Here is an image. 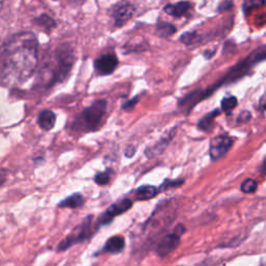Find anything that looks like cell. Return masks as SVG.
Instances as JSON below:
<instances>
[{"label": "cell", "mask_w": 266, "mask_h": 266, "mask_svg": "<svg viewBox=\"0 0 266 266\" xmlns=\"http://www.w3.org/2000/svg\"><path fill=\"white\" fill-rule=\"evenodd\" d=\"M39 61V43L30 31L16 33L0 48V72L9 79L26 81Z\"/></svg>", "instance_id": "cell-1"}, {"label": "cell", "mask_w": 266, "mask_h": 266, "mask_svg": "<svg viewBox=\"0 0 266 266\" xmlns=\"http://www.w3.org/2000/svg\"><path fill=\"white\" fill-rule=\"evenodd\" d=\"M264 60H266V45L259 47L258 49L253 51L249 57H246L243 61L238 63L236 66H234L231 70L229 71L228 74L226 75V77L219 84L215 85L214 87L211 86L203 92L194 91V92L190 93L189 95H187L185 97L187 104L190 106V108H193V106L196 105L198 102L209 97L212 93L217 90L219 86H221L225 83H232V82L239 80L240 78H242L243 76H245L247 73H249L250 70L254 66H256L257 64H259L260 62H262Z\"/></svg>", "instance_id": "cell-2"}, {"label": "cell", "mask_w": 266, "mask_h": 266, "mask_svg": "<svg viewBox=\"0 0 266 266\" xmlns=\"http://www.w3.org/2000/svg\"><path fill=\"white\" fill-rule=\"evenodd\" d=\"M106 108L108 102L105 100L95 101L77 116L73 123L74 130L93 131L98 129L106 113Z\"/></svg>", "instance_id": "cell-3"}, {"label": "cell", "mask_w": 266, "mask_h": 266, "mask_svg": "<svg viewBox=\"0 0 266 266\" xmlns=\"http://www.w3.org/2000/svg\"><path fill=\"white\" fill-rule=\"evenodd\" d=\"M56 69L52 70L49 79V86L61 83L67 79L75 62L74 50L69 44L61 45L56 51Z\"/></svg>", "instance_id": "cell-4"}, {"label": "cell", "mask_w": 266, "mask_h": 266, "mask_svg": "<svg viewBox=\"0 0 266 266\" xmlns=\"http://www.w3.org/2000/svg\"><path fill=\"white\" fill-rule=\"evenodd\" d=\"M92 219H93V217L86 218L83 221V223L74 230V232H73L72 235L68 236L65 240H63L59 244L58 251L59 252H64L66 250H68L69 247L72 246L73 244L82 242V241L90 238L92 236V229H91Z\"/></svg>", "instance_id": "cell-5"}, {"label": "cell", "mask_w": 266, "mask_h": 266, "mask_svg": "<svg viewBox=\"0 0 266 266\" xmlns=\"http://www.w3.org/2000/svg\"><path fill=\"white\" fill-rule=\"evenodd\" d=\"M185 232V229L183 226H178L176 229L173 234L165 236L161 241H159L156 252L161 257H166L169 254L173 253L177 247L180 244V237L182 233Z\"/></svg>", "instance_id": "cell-6"}, {"label": "cell", "mask_w": 266, "mask_h": 266, "mask_svg": "<svg viewBox=\"0 0 266 266\" xmlns=\"http://www.w3.org/2000/svg\"><path fill=\"white\" fill-rule=\"evenodd\" d=\"M234 144V138L230 136L220 135L211 139L209 154L212 161H219L220 158L224 157L228 151L232 148Z\"/></svg>", "instance_id": "cell-7"}, {"label": "cell", "mask_w": 266, "mask_h": 266, "mask_svg": "<svg viewBox=\"0 0 266 266\" xmlns=\"http://www.w3.org/2000/svg\"><path fill=\"white\" fill-rule=\"evenodd\" d=\"M135 12L134 7L127 3V2H122L116 5L112 11H111V16L114 20V23L116 26H123L125 25L133 16Z\"/></svg>", "instance_id": "cell-8"}, {"label": "cell", "mask_w": 266, "mask_h": 266, "mask_svg": "<svg viewBox=\"0 0 266 266\" xmlns=\"http://www.w3.org/2000/svg\"><path fill=\"white\" fill-rule=\"evenodd\" d=\"M131 207H132V201L130 199H124L118 203L113 204L112 206L106 209L104 214L99 218L98 225L103 226L112 223L116 217L124 214V212H126Z\"/></svg>", "instance_id": "cell-9"}, {"label": "cell", "mask_w": 266, "mask_h": 266, "mask_svg": "<svg viewBox=\"0 0 266 266\" xmlns=\"http://www.w3.org/2000/svg\"><path fill=\"white\" fill-rule=\"evenodd\" d=\"M119 65V60L116 55L114 53H108V55L101 56L95 61V70L99 75L105 76V75H111L115 72Z\"/></svg>", "instance_id": "cell-10"}, {"label": "cell", "mask_w": 266, "mask_h": 266, "mask_svg": "<svg viewBox=\"0 0 266 266\" xmlns=\"http://www.w3.org/2000/svg\"><path fill=\"white\" fill-rule=\"evenodd\" d=\"M176 133V130L175 129H172L171 131H169L168 133H166L161 139H159L157 143L151 147H149L146 151H145V154L149 157V158H152L156 155H159L161 153H163L168 145L170 144V141L173 139L174 135Z\"/></svg>", "instance_id": "cell-11"}, {"label": "cell", "mask_w": 266, "mask_h": 266, "mask_svg": "<svg viewBox=\"0 0 266 266\" xmlns=\"http://www.w3.org/2000/svg\"><path fill=\"white\" fill-rule=\"evenodd\" d=\"M191 10V4L188 2H180L174 5H167L165 7V12L175 18H180L186 15Z\"/></svg>", "instance_id": "cell-12"}, {"label": "cell", "mask_w": 266, "mask_h": 266, "mask_svg": "<svg viewBox=\"0 0 266 266\" xmlns=\"http://www.w3.org/2000/svg\"><path fill=\"white\" fill-rule=\"evenodd\" d=\"M56 122H57V116L52 111L44 110L40 113L38 123L43 130L45 131L51 130L53 127H55Z\"/></svg>", "instance_id": "cell-13"}, {"label": "cell", "mask_w": 266, "mask_h": 266, "mask_svg": "<svg viewBox=\"0 0 266 266\" xmlns=\"http://www.w3.org/2000/svg\"><path fill=\"white\" fill-rule=\"evenodd\" d=\"M124 247H125V239H124L123 236L116 235L106 241L104 245V251L111 254H119L124 250Z\"/></svg>", "instance_id": "cell-14"}, {"label": "cell", "mask_w": 266, "mask_h": 266, "mask_svg": "<svg viewBox=\"0 0 266 266\" xmlns=\"http://www.w3.org/2000/svg\"><path fill=\"white\" fill-rule=\"evenodd\" d=\"M221 114L220 110H216L214 112L209 113L208 115H206L203 119H201V121L199 122V129L205 132H210L212 129L215 127V119Z\"/></svg>", "instance_id": "cell-15"}, {"label": "cell", "mask_w": 266, "mask_h": 266, "mask_svg": "<svg viewBox=\"0 0 266 266\" xmlns=\"http://www.w3.org/2000/svg\"><path fill=\"white\" fill-rule=\"evenodd\" d=\"M83 203H84V199L82 197V194L77 192V193L71 194L70 197L63 200L59 204V207H61V208H78V207L82 206Z\"/></svg>", "instance_id": "cell-16"}, {"label": "cell", "mask_w": 266, "mask_h": 266, "mask_svg": "<svg viewBox=\"0 0 266 266\" xmlns=\"http://www.w3.org/2000/svg\"><path fill=\"white\" fill-rule=\"evenodd\" d=\"M158 189L155 186L152 185H143L140 186L136 190V199L138 201H146L150 200L154 197H156V194L158 193Z\"/></svg>", "instance_id": "cell-17"}, {"label": "cell", "mask_w": 266, "mask_h": 266, "mask_svg": "<svg viewBox=\"0 0 266 266\" xmlns=\"http://www.w3.org/2000/svg\"><path fill=\"white\" fill-rule=\"evenodd\" d=\"M33 21L38 26H40L41 28H43L47 31H51L53 28H56V26H57V22L53 20L52 18L47 14L40 15L39 17L35 18Z\"/></svg>", "instance_id": "cell-18"}, {"label": "cell", "mask_w": 266, "mask_h": 266, "mask_svg": "<svg viewBox=\"0 0 266 266\" xmlns=\"http://www.w3.org/2000/svg\"><path fill=\"white\" fill-rule=\"evenodd\" d=\"M176 27L168 22H163L159 23L156 27V33L162 38H169L171 35H173L176 32Z\"/></svg>", "instance_id": "cell-19"}, {"label": "cell", "mask_w": 266, "mask_h": 266, "mask_svg": "<svg viewBox=\"0 0 266 266\" xmlns=\"http://www.w3.org/2000/svg\"><path fill=\"white\" fill-rule=\"evenodd\" d=\"M238 101L237 98L234 96L226 97L222 101V111L225 112L226 114H231L232 111L236 108Z\"/></svg>", "instance_id": "cell-20"}, {"label": "cell", "mask_w": 266, "mask_h": 266, "mask_svg": "<svg viewBox=\"0 0 266 266\" xmlns=\"http://www.w3.org/2000/svg\"><path fill=\"white\" fill-rule=\"evenodd\" d=\"M266 6V0H246L243 5V11L245 14H249L254 9L263 8Z\"/></svg>", "instance_id": "cell-21"}, {"label": "cell", "mask_w": 266, "mask_h": 266, "mask_svg": "<svg viewBox=\"0 0 266 266\" xmlns=\"http://www.w3.org/2000/svg\"><path fill=\"white\" fill-rule=\"evenodd\" d=\"M257 187H258V184H257L256 180H254L252 178H249V179L244 180L241 183L240 189L244 193H253V192H255L257 190Z\"/></svg>", "instance_id": "cell-22"}, {"label": "cell", "mask_w": 266, "mask_h": 266, "mask_svg": "<svg viewBox=\"0 0 266 266\" xmlns=\"http://www.w3.org/2000/svg\"><path fill=\"white\" fill-rule=\"evenodd\" d=\"M181 42L187 46H190L194 43H197L198 40V33L197 32H185L181 35L180 38Z\"/></svg>", "instance_id": "cell-23"}, {"label": "cell", "mask_w": 266, "mask_h": 266, "mask_svg": "<svg viewBox=\"0 0 266 266\" xmlns=\"http://www.w3.org/2000/svg\"><path fill=\"white\" fill-rule=\"evenodd\" d=\"M111 181V171L99 173L95 177V182L98 185H106Z\"/></svg>", "instance_id": "cell-24"}, {"label": "cell", "mask_w": 266, "mask_h": 266, "mask_svg": "<svg viewBox=\"0 0 266 266\" xmlns=\"http://www.w3.org/2000/svg\"><path fill=\"white\" fill-rule=\"evenodd\" d=\"M138 102V97H135L129 101H127L126 103H124L123 105V110H125V111H132L134 109V106L136 105V103Z\"/></svg>", "instance_id": "cell-25"}, {"label": "cell", "mask_w": 266, "mask_h": 266, "mask_svg": "<svg viewBox=\"0 0 266 266\" xmlns=\"http://www.w3.org/2000/svg\"><path fill=\"white\" fill-rule=\"evenodd\" d=\"M183 183V181H171V180H166V182L161 186V189H159V191L161 190H166L172 186H179Z\"/></svg>", "instance_id": "cell-26"}, {"label": "cell", "mask_w": 266, "mask_h": 266, "mask_svg": "<svg viewBox=\"0 0 266 266\" xmlns=\"http://www.w3.org/2000/svg\"><path fill=\"white\" fill-rule=\"evenodd\" d=\"M252 116L250 112H242L239 117H238V123H245V122H249L251 120Z\"/></svg>", "instance_id": "cell-27"}, {"label": "cell", "mask_w": 266, "mask_h": 266, "mask_svg": "<svg viewBox=\"0 0 266 266\" xmlns=\"http://www.w3.org/2000/svg\"><path fill=\"white\" fill-rule=\"evenodd\" d=\"M232 7H233V4H232L231 0H224V2L219 7V11L224 12V11L230 10Z\"/></svg>", "instance_id": "cell-28"}, {"label": "cell", "mask_w": 266, "mask_h": 266, "mask_svg": "<svg viewBox=\"0 0 266 266\" xmlns=\"http://www.w3.org/2000/svg\"><path fill=\"white\" fill-rule=\"evenodd\" d=\"M260 170H261V172H264V173H266V158L264 159V162L262 163V166H261Z\"/></svg>", "instance_id": "cell-29"}, {"label": "cell", "mask_w": 266, "mask_h": 266, "mask_svg": "<svg viewBox=\"0 0 266 266\" xmlns=\"http://www.w3.org/2000/svg\"><path fill=\"white\" fill-rule=\"evenodd\" d=\"M4 182H5V178H4V177L0 176V185H3Z\"/></svg>", "instance_id": "cell-30"}, {"label": "cell", "mask_w": 266, "mask_h": 266, "mask_svg": "<svg viewBox=\"0 0 266 266\" xmlns=\"http://www.w3.org/2000/svg\"><path fill=\"white\" fill-rule=\"evenodd\" d=\"M4 2H5V0H0V7H2V6H3Z\"/></svg>", "instance_id": "cell-31"}, {"label": "cell", "mask_w": 266, "mask_h": 266, "mask_svg": "<svg viewBox=\"0 0 266 266\" xmlns=\"http://www.w3.org/2000/svg\"><path fill=\"white\" fill-rule=\"evenodd\" d=\"M263 266H266V263H264V264H263Z\"/></svg>", "instance_id": "cell-32"}, {"label": "cell", "mask_w": 266, "mask_h": 266, "mask_svg": "<svg viewBox=\"0 0 266 266\" xmlns=\"http://www.w3.org/2000/svg\"><path fill=\"white\" fill-rule=\"evenodd\" d=\"M53 2H58V0H53Z\"/></svg>", "instance_id": "cell-33"}]
</instances>
